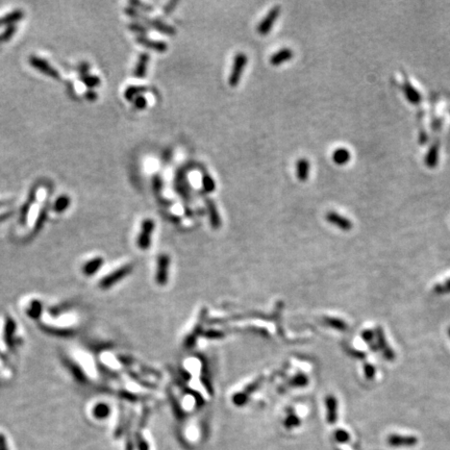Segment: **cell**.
Listing matches in <instances>:
<instances>
[{
  "label": "cell",
  "mask_w": 450,
  "mask_h": 450,
  "mask_svg": "<svg viewBox=\"0 0 450 450\" xmlns=\"http://www.w3.org/2000/svg\"><path fill=\"white\" fill-rule=\"evenodd\" d=\"M364 374H365L366 379H368V380H372V379L375 377V374H376V368H375L372 364L367 363V364L364 365Z\"/></svg>",
  "instance_id": "29"
},
{
  "label": "cell",
  "mask_w": 450,
  "mask_h": 450,
  "mask_svg": "<svg viewBox=\"0 0 450 450\" xmlns=\"http://www.w3.org/2000/svg\"><path fill=\"white\" fill-rule=\"evenodd\" d=\"M103 265V260L101 258H97L93 261H90L89 263H87L84 267V273L87 274L88 276H90V274H94L96 271H98L99 268Z\"/></svg>",
  "instance_id": "23"
},
{
  "label": "cell",
  "mask_w": 450,
  "mask_h": 450,
  "mask_svg": "<svg viewBox=\"0 0 450 450\" xmlns=\"http://www.w3.org/2000/svg\"><path fill=\"white\" fill-rule=\"evenodd\" d=\"M325 218H326V220H328L329 223L333 224L334 227L338 228V229L341 230V231L348 232V231L352 230V227H353L352 222H351L349 219H347L346 217L340 215V214L337 213V212H333V211H332V212H329V213L326 214Z\"/></svg>",
  "instance_id": "8"
},
{
  "label": "cell",
  "mask_w": 450,
  "mask_h": 450,
  "mask_svg": "<svg viewBox=\"0 0 450 450\" xmlns=\"http://www.w3.org/2000/svg\"><path fill=\"white\" fill-rule=\"evenodd\" d=\"M21 17H22V13H21V12H19V11L14 12V13H12V14H10V15L4 17L3 19H0V25H3V24H9V23L15 22V21L19 20Z\"/></svg>",
  "instance_id": "27"
},
{
  "label": "cell",
  "mask_w": 450,
  "mask_h": 450,
  "mask_svg": "<svg viewBox=\"0 0 450 450\" xmlns=\"http://www.w3.org/2000/svg\"><path fill=\"white\" fill-rule=\"evenodd\" d=\"M132 270H133L132 265H126V266H123L122 268L114 271L113 273H111L110 275H108L107 277H105L101 280V282H100L101 288H104V289L111 288L116 282H118L119 280H121L122 278H124L125 276L130 274L132 272Z\"/></svg>",
  "instance_id": "7"
},
{
  "label": "cell",
  "mask_w": 450,
  "mask_h": 450,
  "mask_svg": "<svg viewBox=\"0 0 450 450\" xmlns=\"http://www.w3.org/2000/svg\"><path fill=\"white\" fill-rule=\"evenodd\" d=\"M131 5H132V7H133L134 9H136V10L139 9V10H142V11L147 12V13L153 11V7H152V6L147 5V4H144V3H140V2H131Z\"/></svg>",
  "instance_id": "31"
},
{
  "label": "cell",
  "mask_w": 450,
  "mask_h": 450,
  "mask_svg": "<svg viewBox=\"0 0 450 450\" xmlns=\"http://www.w3.org/2000/svg\"><path fill=\"white\" fill-rule=\"evenodd\" d=\"M279 15H280V7L279 6L273 7L269 11V13L264 17V19L260 22L258 27H256V31H258L261 36H267L271 31L274 23L277 21Z\"/></svg>",
  "instance_id": "6"
},
{
  "label": "cell",
  "mask_w": 450,
  "mask_h": 450,
  "mask_svg": "<svg viewBox=\"0 0 450 450\" xmlns=\"http://www.w3.org/2000/svg\"><path fill=\"white\" fill-rule=\"evenodd\" d=\"M204 202H206V207H207V210L209 213L212 228L214 230H219L221 227V218H220V215H219V212L217 210L215 202L211 198H204Z\"/></svg>",
  "instance_id": "14"
},
{
  "label": "cell",
  "mask_w": 450,
  "mask_h": 450,
  "mask_svg": "<svg viewBox=\"0 0 450 450\" xmlns=\"http://www.w3.org/2000/svg\"><path fill=\"white\" fill-rule=\"evenodd\" d=\"M402 90H403V93H404L405 97L410 104H412L414 106H419L421 104V101H422L421 94L419 93V91L412 86V84L407 79H405V81L402 86Z\"/></svg>",
  "instance_id": "12"
},
{
  "label": "cell",
  "mask_w": 450,
  "mask_h": 450,
  "mask_svg": "<svg viewBox=\"0 0 450 450\" xmlns=\"http://www.w3.org/2000/svg\"><path fill=\"white\" fill-rule=\"evenodd\" d=\"M248 57L244 52H239L236 54L233 63V67L231 70V74L229 77V84L232 88H236L244 73L245 67L247 65Z\"/></svg>",
  "instance_id": "2"
},
{
  "label": "cell",
  "mask_w": 450,
  "mask_h": 450,
  "mask_svg": "<svg viewBox=\"0 0 450 450\" xmlns=\"http://www.w3.org/2000/svg\"><path fill=\"white\" fill-rule=\"evenodd\" d=\"M362 339L369 345L370 349L373 352H377L378 351V347L377 344L375 342V335H374V331L371 330H365L362 332Z\"/></svg>",
  "instance_id": "22"
},
{
  "label": "cell",
  "mask_w": 450,
  "mask_h": 450,
  "mask_svg": "<svg viewBox=\"0 0 450 450\" xmlns=\"http://www.w3.org/2000/svg\"><path fill=\"white\" fill-rule=\"evenodd\" d=\"M326 405V419L328 422L334 424L338 420V401L334 395H329L325 398Z\"/></svg>",
  "instance_id": "13"
},
{
  "label": "cell",
  "mask_w": 450,
  "mask_h": 450,
  "mask_svg": "<svg viewBox=\"0 0 450 450\" xmlns=\"http://www.w3.org/2000/svg\"><path fill=\"white\" fill-rule=\"evenodd\" d=\"M387 442L392 447H413L418 443V439L414 436L391 435L388 437Z\"/></svg>",
  "instance_id": "10"
},
{
  "label": "cell",
  "mask_w": 450,
  "mask_h": 450,
  "mask_svg": "<svg viewBox=\"0 0 450 450\" xmlns=\"http://www.w3.org/2000/svg\"><path fill=\"white\" fill-rule=\"evenodd\" d=\"M324 323L328 326H330L336 331H339V332H345L348 329V324L345 322L344 320L339 319V318L328 317L324 319Z\"/></svg>",
  "instance_id": "21"
},
{
  "label": "cell",
  "mask_w": 450,
  "mask_h": 450,
  "mask_svg": "<svg viewBox=\"0 0 450 450\" xmlns=\"http://www.w3.org/2000/svg\"><path fill=\"white\" fill-rule=\"evenodd\" d=\"M134 106L138 110H144L147 107V100L144 96H138V97L134 100Z\"/></svg>",
  "instance_id": "35"
},
{
  "label": "cell",
  "mask_w": 450,
  "mask_h": 450,
  "mask_svg": "<svg viewBox=\"0 0 450 450\" xmlns=\"http://www.w3.org/2000/svg\"><path fill=\"white\" fill-rule=\"evenodd\" d=\"M374 335H375V342L377 344L378 350L381 351L383 358L389 362H393L396 358V355H395L393 348H391L389 346L383 330L380 326H377L374 330Z\"/></svg>",
  "instance_id": "3"
},
{
  "label": "cell",
  "mask_w": 450,
  "mask_h": 450,
  "mask_svg": "<svg viewBox=\"0 0 450 450\" xmlns=\"http://www.w3.org/2000/svg\"><path fill=\"white\" fill-rule=\"evenodd\" d=\"M439 150H440V143L437 140L431 146V148L425 156V165L429 169H435L439 163Z\"/></svg>",
  "instance_id": "16"
},
{
  "label": "cell",
  "mask_w": 450,
  "mask_h": 450,
  "mask_svg": "<svg viewBox=\"0 0 450 450\" xmlns=\"http://www.w3.org/2000/svg\"><path fill=\"white\" fill-rule=\"evenodd\" d=\"M448 336H449V338H450V328L448 329Z\"/></svg>",
  "instance_id": "39"
},
{
  "label": "cell",
  "mask_w": 450,
  "mask_h": 450,
  "mask_svg": "<svg viewBox=\"0 0 450 450\" xmlns=\"http://www.w3.org/2000/svg\"><path fill=\"white\" fill-rule=\"evenodd\" d=\"M352 356H353V357H356V358H359V359H361V360L365 359V353L362 352V351H359V350H353Z\"/></svg>",
  "instance_id": "38"
},
{
  "label": "cell",
  "mask_w": 450,
  "mask_h": 450,
  "mask_svg": "<svg viewBox=\"0 0 450 450\" xmlns=\"http://www.w3.org/2000/svg\"><path fill=\"white\" fill-rule=\"evenodd\" d=\"M86 83H87L88 86L95 87V86H97V85L99 84V78H98V77H95V76H92V77H90V78H87V79H86Z\"/></svg>",
  "instance_id": "37"
},
{
  "label": "cell",
  "mask_w": 450,
  "mask_h": 450,
  "mask_svg": "<svg viewBox=\"0 0 450 450\" xmlns=\"http://www.w3.org/2000/svg\"><path fill=\"white\" fill-rule=\"evenodd\" d=\"M130 28L133 30V31H136V33H138V34H141V36L143 35H146L147 34V31H148V29H147V27L145 26V25H142V24H140V23H131L130 24Z\"/></svg>",
  "instance_id": "33"
},
{
  "label": "cell",
  "mask_w": 450,
  "mask_h": 450,
  "mask_svg": "<svg viewBox=\"0 0 450 450\" xmlns=\"http://www.w3.org/2000/svg\"><path fill=\"white\" fill-rule=\"evenodd\" d=\"M435 292L437 294H449L450 293V278H448L443 283H439L435 287Z\"/></svg>",
  "instance_id": "26"
},
{
  "label": "cell",
  "mask_w": 450,
  "mask_h": 450,
  "mask_svg": "<svg viewBox=\"0 0 450 450\" xmlns=\"http://www.w3.org/2000/svg\"><path fill=\"white\" fill-rule=\"evenodd\" d=\"M137 42L140 45L144 46L145 48L151 49V50H153L155 52H158V53H165L168 50V44L166 42L152 40V39H149V38H147L145 36L138 37L137 38Z\"/></svg>",
  "instance_id": "9"
},
{
  "label": "cell",
  "mask_w": 450,
  "mask_h": 450,
  "mask_svg": "<svg viewBox=\"0 0 450 450\" xmlns=\"http://www.w3.org/2000/svg\"><path fill=\"white\" fill-rule=\"evenodd\" d=\"M170 269V258L167 254H160L157 258L155 281L159 285H165L168 282Z\"/></svg>",
  "instance_id": "4"
},
{
  "label": "cell",
  "mask_w": 450,
  "mask_h": 450,
  "mask_svg": "<svg viewBox=\"0 0 450 450\" xmlns=\"http://www.w3.org/2000/svg\"><path fill=\"white\" fill-rule=\"evenodd\" d=\"M309 382V378L304 374H297L292 379V384L295 387H305Z\"/></svg>",
  "instance_id": "28"
},
{
  "label": "cell",
  "mask_w": 450,
  "mask_h": 450,
  "mask_svg": "<svg viewBox=\"0 0 450 450\" xmlns=\"http://www.w3.org/2000/svg\"><path fill=\"white\" fill-rule=\"evenodd\" d=\"M177 5H178V2H169V3L164 7V13H165V14H171V13L175 10V8H176Z\"/></svg>",
  "instance_id": "36"
},
{
  "label": "cell",
  "mask_w": 450,
  "mask_h": 450,
  "mask_svg": "<svg viewBox=\"0 0 450 450\" xmlns=\"http://www.w3.org/2000/svg\"><path fill=\"white\" fill-rule=\"evenodd\" d=\"M110 406L106 403H98L93 410V415L97 419H106L110 415Z\"/></svg>",
  "instance_id": "24"
},
{
  "label": "cell",
  "mask_w": 450,
  "mask_h": 450,
  "mask_svg": "<svg viewBox=\"0 0 450 450\" xmlns=\"http://www.w3.org/2000/svg\"><path fill=\"white\" fill-rule=\"evenodd\" d=\"M69 204V198L68 197H62L59 199H57L55 206H54V210L56 212H62L66 209V207H68Z\"/></svg>",
  "instance_id": "32"
},
{
  "label": "cell",
  "mask_w": 450,
  "mask_h": 450,
  "mask_svg": "<svg viewBox=\"0 0 450 450\" xmlns=\"http://www.w3.org/2000/svg\"><path fill=\"white\" fill-rule=\"evenodd\" d=\"M149 60H150V56H149L148 53L144 52V53L140 54L138 63H137V65H136V68H135V71H134L135 77L140 78V79L145 78Z\"/></svg>",
  "instance_id": "17"
},
{
  "label": "cell",
  "mask_w": 450,
  "mask_h": 450,
  "mask_svg": "<svg viewBox=\"0 0 450 450\" xmlns=\"http://www.w3.org/2000/svg\"><path fill=\"white\" fill-rule=\"evenodd\" d=\"M147 91L146 87H142V86H132L130 88H127L125 93H124V97L130 100V101H134L138 96H141L142 93H145Z\"/></svg>",
  "instance_id": "20"
},
{
  "label": "cell",
  "mask_w": 450,
  "mask_h": 450,
  "mask_svg": "<svg viewBox=\"0 0 450 450\" xmlns=\"http://www.w3.org/2000/svg\"><path fill=\"white\" fill-rule=\"evenodd\" d=\"M294 56V51L291 48H281L280 50H278L277 52L273 53L270 57V64L272 66H280L282 64L291 60Z\"/></svg>",
  "instance_id": "11"
},
{
  "label": "cell",
  "mask_w": 450,
  "mask_h": 450,
  "mask_svg": "<svg viewBox=\"0 0 450 450\" xmlns=\"http://www.w3.org/2000/svg\"><path fill=\"white\" fill-rule=\"evenodd\" d=\"M335 439L339 442V443H346L349 441L350 436L349 434L344 431V429H337L335 433Z\"/></svg>",
  "instance_id": "30"
},
{
  "label": "cell",
  "mask_w": 450,
  "mask_h": 450,
  "mask_svg": "<svg viewBox=\"0 0 450 450\" xmlns=\"http://www.w3.org/2000/svg\"><path fill=\"white\" fill-rule=\"evenodd\" d=\"M154 221L152 219H145L141 225V232L138 237L139 248L146 250L151 245V238L154 231Z\"/></svg>",
  "instance_id": "5"
},
{
  "label": "cell",
  "mask_w": 450,
  "mask_h": 450,
  "mask_svg": "<svg viewBox=\"0 0 450 450\" xmlns=\"http://www.w3.org/2000/svg\"><path fill=\"white\" fill-rule=\"evenodd\" d=\"M311 172V163L305 157H302L297 160L296 163V176L298 180L304 182L309 179Z\"/></svg>",
  "instance_id": "15"
},
{
  "label": "cell",
  "mask_w": 450,
  "mask_h": 450,
  "mask_svg": "<svg viewBox=\"0 0 450 450\" xmlns=\"http://www.w3.org/2000/svg\"><path fill=\"white\" fill-rule=\"evenodd\" d=\"M299 423H300V421H299V419H298V418H297L295 415L289 416V417H288V419L285 420V426L289 427V428L298 426Z\"/></svg>",
  "instance_id": "34"
},
{
  "label": "cell",
  "mask_w": 450,
  "mask_h": 450,
  "mask_svg": "<svg viewBox=\"0 0 450 450\" xmlns=\"http://www.w3.org/2000/svg\"><path fill=\"white\" fill-rule=\"evenodd\" d=\"M332 157H333V160L336 165L344 166L347 163H349V160L351 158V153L349 152V150L347 148L340 147V148H337L333 152Z\"/></svg>",
  "instance_id": "19"
},
{
  "label": "cell",
  "mask_w": 450,
  "mask_h": 450,
  "mask_svg": "<svg viewBox=\"0 0 450 450\" xmlns=\"http://www.w3.org/2000/svg\"><path fill=\"white\" fill-rule=\"evenodd\" d=\"M30 63L33 64V66H35V68L39 69L40 71L47 74L48 76L58 78V74H57L56 70H54L51 66H49L48 63H46L44 59H41L38 57H30Z\"/></svg>",
  "instance_id": "18"
},
{
  "label": "cell",
  "mask_w": 450,
  "mask_h": 450,
  "mask_svg": "<svg viewBox=\"0 0 450 450\" xmlns=\"http://www.w3.org/2000/svg\"><path fill=\"white\" fill-rule=\"evenodd\" d=\"M202 188L206 193H212L216 189V183L210 174H203L202 176Z\"/></svg>",
  "instance_id": "25"
},
{
  "label": "cell",
  "mask_w": 450,
  "mask_h": 450,
  "mask_svg": "<svg viewBox=\"0 0 450 450\" xmlns=\"http://www.w3.org/2000/svg\"><path fill=\"white\" fill-rule=\"evenodd\" d=\"M125 12H126L127 15H130L131 17L136 18V19H138L140 21H143L145 24H147V26H149L150 28H152V29H154L156 31H159L160 34L169 36V37H173V36L176 35V29L173 26H171L170 24L164 22L163 20L149 18V17H147L145 15H142L140 12H138L134 8H127L125 10Z\"/></svg>",
  "instance_id": "1"
}]
</instances>
